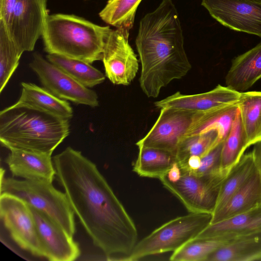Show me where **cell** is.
I'll list each match as a JSON object with an SVG mask.
<instances>
[{"label":"cell","mask_w":261,"mask_h":261,"mask_svg":"<svg viewBox=\"0 0 261 261\" xmlns=\"http://www.w3.org/2000/svg\"><path fill=\"white\" fill-rule=\"evenodd\" d=\"M86 1H87V0H86Z\"/></svg>","instance_id":"obj_35"},{"label":"cell","mask_w":261,"mask_h":261,"mask_svg":"<svg viewBox=\"0 0 261 261\" xmlns=\"http://www.w3.org/2000/svg\"><path fill=\"white\" fill-rule=\"evenodd\" d=\"M256 169L261 174V141L254 145L252 151Z\"/></svg>","instance_id":"obj_33"},{"label":"cell","mask_w":261,"mask_h":261,"mask_svg":"<svg viewBox=\"0 0 261 261\" xmlns=\"http://www.w3.org/2000/svg\"><path fill=\"white\" fill-rule=\"evenodd\" d=\"M69 127V119L18 101L0 112V141L9 150L52 154Z\"/></svg>","instance_id":"obj_2"},{"label":"cell","mask_w":261,"mask_h":261,"mask_svg":"<svg viewBox=\"0 0 261 261\" xmlns=\"http://www.w3.org/2000/svg\"><path fill=\"white\" fill-rule=\"evenodd\" d=\"M181 174V168L177 162H176L169 169L167 173L163 176L170 182H176L180 179Z\"/></svg>","instance_id":"obj_32"},{"label":"cell","mask_w":261,"mask_h":261,"mask_svg":"<svg viewBox=\"0 0 261 261\" xmlns=\"http://www.w3.org/2000/svg\"><path fill=\"white\" fill-rule=\"evenodd\" d=\"M223 141L201 157L200 167L193 172L198 175H208L222 170L221 168V155Z\"/></svg>","instance_id":"obj_30"},{"label":"cell","mask_w":261,"mask_h":261,"mask_svg":"<svg viewBox=\"0 0 261 261\" xmlns=\"http://www.w3.org/2000/svg\"><path fill=\"white\" fill-rule=\"evenodd\" d=\"M195 113L161 109L149 132L137 143L138 147L162 149L175 155L178 146L190 127Z\"/></svg>","instance_id":"obj_11"},{"label":"cell","mask_w":261,"mask_h":261,"mask_svg":"<svg viewBox=\"0 0 261 261\" xmlns=\"http://www.w3.org/2000/svg\"><path fill=\"white\" fill-rule=\"evenodd\" d=\"M212 214L190 213L174 218L137 242L122 260L134 261L148 256L174 252L194 239L211 223Z\"/></svg>","instance_id":"obj_5"},{"label":"cell","mask_w":261,"mask_h":261,"mask_svg":"<svg viewBox=\"0 0 261 261\" xmlns=\"http://www.w3.org/2000/svg\"><path fill=\"white\" fill-rule=\"evenodd\" d=\"M53 161L57 180L94 245L107 260H122L137 243V228L96 165L71 147Z\"/></svg>","instance_id":"obj_1"},{"label":"cell","mask_w":261,"mask_h":261,"mask_svg":"<svg viewBox=\"0 0 261 261\" xmlns=\"http://www.w3.org/2000/svg\"><path fill=\"white\" fill-rule=\"evenodd\" d=\"M229 171L221 170L213 175H198L181 170V176L176 182H170L164 176L159 179L190 213L213 214L220 188Z\"/></svg>","instance_id":"obj_6"},{"label":"cell","mask_w":261,"mask_h":261,"mask_svg":"<svg viewBox=\"0 0 261 261\" xmlns=\"http://www.w3.org/2000/svg\"><path fill=\"white\" fill-rule=\"evenodd\" d=\"M206 261H261V230L237 237Z\"/></svg>","instance_id":"obj_19"},{"label":"cell","mask_w":261,"mask_h":261,"mask_svg":"<svg viewBox=\"0 0 261 261\" xmlns=\"http://www.w3.org/2000/svg\"><path fill=\"white\" fill-rule=\"evenodd\" d=\"M255 168L252 151L244 154L240 161L231 169L224 180L213 213L224 205L248 179Z\"/></svg>","instance_id":"obj_27"},{"label":"cell","mask_w":261,"mask_h":261,"mask_svg":"<svg viewBox=\"0 0 261 261\" xmlns=\"http://www.w3.org/2000/svg\"><path fill=\"white\" fill-rule=\"evenodd\" d=\"M17 0H0V20L7 25L13 14Z\"/></svg>","instance_id":"obj_31"},{"label":"cell","mask_w":261,"mask_h":261,"mask_svg":"<svg viewBox=\"0 0 261 261\" xmlns=\"http://www.w3.org/2000/svg\"><path fill=\"white\" fill-rule=\"evenodd\" d=\"M261 79V42L236 57L225 77L226 86L240 92L250 88Z\"/></svg>","instance_id":"obj_17"},{"label":"cell","mask_w":261,"mask_h":261,"mask_svg":"<svg viewBox=\"0 0 261 261\" xmlns=\"http://www.w3.org/2000/svg\"><path fill=\"white\" fill-rule=\"evenodd\" d=\"M48 15L47 0H17L8 23L5 25L21 55L34 50Z\"/></svg>","instance_id":"obj_9"},{"label":"cell","mask_w":261,"mask_h":261,"mask_svg":"<svg viewBox=\"0 0 261 261\" xmlns=\"http://www.w3.org/2000/svg\"><path fill=\"white\" fill-rule=\"evenodd\" d=\"M261 230V205L211 224L195 239L238 237Z\"/></svg>","instance_id":"obj_18"},{"label":"cell","mask_w":261,"mask_h":261,"mask_svg":"<svg viewBox=\"0 0 261 261\" xmlns=\"http://www.w3.org/2000/svg\"><path fill=\"white\" fill-rule=\"evenodd\" d=\"M211 16L230 29L261 37V4L250 0H202Z\"/></svg>","instance_id":"obj_10"},{"label":"cell","mask_w":261,"mask_h":261,"mask_svg":"<svg viewBox=\"0 0 261 261\" xmlns=\"http://www.w3.org/2000/svg\"><path fill=\"white\" fill-rule=\"evenodd\" d=\"M16 196L29 205L43 212L70 236L75 232L74 213L65 193L52 182L38 180H17L1 176V194Z\"/></svg>","instance_id":"obj_4"},{"label":"cell","mask_w":261,"mask_h":261,"mask_svg":"<svg viewBox=\"0 0 261 261\" xmlns=\"http://www.w3.org/2000/svg\"><path fill=\"white\" fill-rule=\"evenodd\" d=\"M241 92L218 85L202 93L186 95L179 92L154 102L159 109H170L192 113H201L238 105Z\"/></svg>","instance_id":"obj_13"},{"label":"cell","mask_w":261,"mask_h":261,"mask_svg":"<svg viewBox=\"0 0 261 261\" xmlns=\"http://www.w3.org/2000/svg\"><path fill=\"white\" fill-rule=\"evenodd\" d=\"M10 150L5 162L13 176L53 182L56 170L52 154L21 149Z\"/></svg>","instance_id":"obj_15"},{"label":"cell","mask_w":261,"mask_h":261,"mask_svg":"<svg viewBox=\"0 0 261 261\" xmlns=\"http://www.w3.org/2000/svg\"><path fill=\"white\" fill-rule=\"evenodd\" d=\"M29 66L43 87L59 98L93 108L98 106V95L94 91L76 81L40 54H33Z\"/></svg>","instance_id":"obj_8"},{"label":"cell","mask_w":261,"mask_h":261,"mask_svg":"<svg viewBox=\"0 0 261 261\" xmlns=\"http://www.w3.org/2000/svg\"><path fill=\"white\" fill-rule=\"evenodd\" d=\"M21 55L0 20V92L2 93L16 69Z\"/></svg>","instance_id":"obj_29"},{"label":"cell","mask_w":261,"mask_h":261,"mask_svg":"<svg viewBox=\"0 0 261 261\" xmlns=\"http://www.w3.org/2000/svg\"><path fill=\"white\" fill-rule=\"evenodd\" d=\"M260 205L261 174L255 168L248 179L224 205L212 214L211 224L247 212Z\"/></svg>","instance_id":"obj_16"},{"label":"cell","mask_w":261,"mask_h":261,"mask_svg":"<svg viewBox=\"0 0 261 261\" xmlns=\"http://www.w3.org/2000/svg\"><path fill=\"white\" fill-rule=\"evenodd\" d=\"M0 215L5 227L20 248L32 255L46 258L33 215L24 201L12 195L1 194Z\"/></svg>","instance_id":"obj_7"},{"label":"cell","mask_w":261,"mask_h":261,"mask_svg":"<svg viewBox=\"0 0 261 261\" xmlns=\"http://www.w3.org/2000/svg\"><path fill=\"white\" fill-rule=\"evenodd\" d=\"M250 147L244 130L239 108L223 142L221 155V168L230 171Z\"/></svg>","instance_id":"obj_23"},{"label":"cell","mask_w":261,"mask_h":261,"mask_svg":"<svg viewBox=\"0 0 261 261\" xmlns=\"http://www.w3.org/2000/svg\"><path fill=\"white\" fill-rule=\"evenodd\" d=\"M238 105L248 143L254 145L261 141V91L241 92Z\"/></svg>","instance_id":"obj_22"},{"label":"cell","mask_w":261,"mask_h":261,"mask_svg":"<svg viewBox=\"0 0 261 261\" xmlns=\"http://www.w3.org/2000/svg\"><path fill=\"white\" fill-rule=\"evenodd\" d=\"M22 91L18 102L34 107L60 117L70 119L73 110L69 102L34 83H21Z\"/></svg>","instance_id":"obj_20"},{"label":"cell","mask_w":261,"mask_h":261,"mask_svg":"<svg viewBox=\"0 0 261 261\" xmlns=\"http://www.w3.org/2000/svg\"><path fill=\"white\" fill-rule=\"evenodd\" d=\"M102 61L106 76L115 85H129L139 70V61L128 38L117 29L106 40Z\"/></svg>","instance_id":"obj_12"},{"label":"cell","mask_w":261,"mask_h":261,"mask_svg":"<svg viewBox=\"0 0 261 261\" xmlns=\"http://www.w3.org/2000/svg\"><path fill=\"white\" fill-rule=\"evenodd\" d=\"M222 141L217 130L186 138L181 140L177 149L176 162L181 167L191 156L202 157Z\"/></svg>","instance_id":"obj_28"},{"label":"cell","mask_w":261,"mask_h":261,"mask_svg":"<svg viewBox=\"0 0 261 261\" xmlns=\"http://www.w3.org/2000/svg\"><path fill=\"white\" fill-rule=\"evenodd\" d=\"M29 206L45 249L46 258L50 261L76 260L80 256L81 250L73 237L45 213Z\"/></svg>","instance_id":"obj_14"},{"label":"cell","mask_w":261,"mask_h":261,"mask_svg":"<svg viewBox=\"0 0 261 261\" xmlns=\"http://www.w3.org/2000/svg\"><path fill=\"white\" fill-rule=\"evenodd\" d=\"M112 30L74 14H48L42 35L44 50L92 64L102 60Z\"/></svg>","instance_id":"obj_3"},{"label":"cell","mask_w":261,"mask_h":261,"mask_svg":"<svg viewBox=\"0 0 261 261\" xmlns=\"http://www.w3.org/2000/svg\"><path fill=\"white\" fill-rule=\"evenodd\" d=\"M142 0H108L99 13L106 23L116 28L125 37H129L133 27L136 11Z\"/></svg>","instance_id":"obj_24"},{"label":"cell","mask_w":261,"mask_h":261,"mask_svg":"<svg viewBox=\"0 0 261 261\" xmlns=\"http://www.w3.org/2000/svg\"><path fill=\"white\" fill-rule=\"evenodd\" d=\"M46 59L86 87H93L105 80L103 73L82 60L55 54H48Z\"/></svg>","instance_id":"obj_25"},{"label":"cell","mask_w":261,"mask_h":261,"mask_svg":"<svg viewBox=\"0 0 261 261\" xmlns=\"http://www.w3.org/2000/svg\"><path fill=\"white\" fill-rule=\"evenodd\" d=\"M250 1L261 4V0H250Z\"/></svg>","instance_id":"obj_34"},{"label":"cell","mask_w":261,"mask_h":261,"mask_svg":"<svg viewBox=\"0 0 261 261\" xmlns=\"http://www.w3.org/2000/svg\"><path fill=\"white\" fill-rule=\"evenodd\" d=\"M237 237L223 236L193 239L173 252L170 256V260L206 261L207 258L212 253L228 244Z\"/></svg>","instance_id":"obj_26"},{"label":"cell","mask_w":261,"mask_h":261,"mask_svg":"<svg viewBox=\"0 0 261 261\" xmlns=\"http://www.w3.org/2000/svg\"><path fill=\"white\" fill-rule=\"evenodd\" d=\"M133 171L141 177L160 179L176 162L173 153L160 149L138 147Z\"/></svg>","instance_id":"obj_21"}]
</instances>
